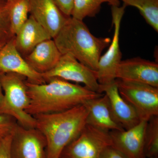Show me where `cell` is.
I'll return each instance as SVG.
<instances>
[{
    "label": "cell",
    "instance_id": "cell-1",
    "mask_svg": "<svg viewBox=\"0 0 158 158\" xmlns=\"http://www.w3.org/2000/svg\"><path fill=\"white\" fill-rule=\"evenodd\" d=\"M26 85L30 104L26 112L33 116L66 111L103 94L59 78L42 84L27 81Z\"/></svg>",
    "mask_w": 158,
    "mask_h": 158
},
{
    "label": "cell",
    "instance_id": "cell-2",
    "mask_svg": "<svg viewBox=\"0 0 158 158\" xmlns=\"http://www.w3.org/2000/svg\"><path fill=\"white\" fill-rule=\"evenodd\" d=\"M88 111L84 105L70 110L34 116L36 128L47 143V158H60L62 152L78 137L86 125Z\"/></svg>",
    "mask_w": 158,
    "mask_h": 158
},
{
    "label": "cell",
    "instance_id": "cell-3",
    "mask_svg": "<svg viewBox=\"0 0 158 158\" xmlns=\"http://www.w3.org/2000/svg\"><path fill=\"white\" fill-rule=\"evenodd\" d=\"M53 39L62 55L70 54L96 71L103 51L111 42L109 37H95L83 21L71 17Z\"/></svg>",
    "mask_w": 158,
    "mask_h": 158
},
{
    "label": "cell",
    "instance_id": "cell-4",
    "mask_svg": "<svg viewBox=\"0 0 158 158\" xmlns=\"http://www.w3.org/2000/svg\"><path fill=\"white\" fill-rule=\"evenodd\" d=\"M25 78L17 74H0L4 98L0 113L11 116L23 127L36 128V119L26 113L30 104Z\"/></svg>",
    "mask_w": 158,
    "mask_h": 158
},
{
    "label": "cell",
    "instance_id": "cell-5",
    "mask_svg": "<svg viewBox=\"0 0 158 158\" xmlns=\"http://www.w3.org/2000/svg\"><path fill=\"white\" fill-rule=\"evenodd\" d=\"M116 82L120 95L135 108L140 120L158 116V88L118 79Z\"/></svg>",
    "mask_w": 158,
    "mask_h": 158
},
{
    "label": "cell",
    "instance_id": "cell-6",
    "mask_svg": "<svg viewBox=\"0 0 158 158\" xmlns=\"http://www.w3.org/2000/svg\"><path fill=\"white\" fill-rule=\"evenodd\" d=\"M110 146V131L86 124L78 137L64 148L60 158H100Z\"/></svg>",
    "mask_w": 158,
    "mask_h": 158
},
{
    "label": "cell",
    "instance_id": "cell-7",
    "mask_svg": "<svg viewBox=\"0 0 158 158\" xmlns=\"http://www.w3.org/2000/svg\"><path fill=\"white\" fill-rule=\"evenodd\" d=\"M126 7L124 4L121 7L111 6L114 33L107 51L99 60L97 73L98 81L101 86L109 85L116 80V70L122 61L119 47L120 26Z\"/></svg>",
    "mask_w": 158,
    "mask_h": 158
},
{
    "label": "cell",
    "instance_id": "cell-8",
    "mask_svg": "<svg viewBox=\"0 0 158 158\" xmlns=\"http://www.w3.org/2000/svg\"><path fill=\"white\" fill-rule=\"evenodd\" d=\"M42 76L46 82L51 78H59L69 82L81 83L88 89L102 93L97 71L79 62L69 54H62L56 65Z\"/></svg>",
    "mask_w": 158,
    "mask_h": 158
},
{
    "label": "cell",
    "instance_id": "cell-9",
    "mask_svg": "<svg viewBox=\"0 0 158 158\" xmlns=\"http://www.w3.org/2000/svg\"><path fill=\"white\" fill-rule=\"evenodd\" d=\"M11 158H47V143L36 128H28L18 124L11 145Z\"/></svg>",
    "mask_w": 158,
    "mask_h": 158
},
{
    "label": "cell",
    "instance_id": "cell-10",
    "mask_svg": "<svg viewBox=\"0 0 158 158\" xmlns=\"http://www.w3.org/2000/svg\"><path fill=\"white\" fill-rule=\"evenodd\" d=\"M148 121L141 120L127 130L110 131L112 146L128 158H146L144 137Z\"/></svg>",
    "mask_w": 158,
    "mask_h": 158
},
{
    "label": "cell",
    "instance_id": "cell-11",
    "mask_svg": "<svg viewBox=\"0 0 158 158\" xmlns=\"http://www.w3.org/2000/svg\"><path fill=\"white\" fill-rule=\"evenodd\" d=\"M116 79L158 88V63L140 57L122 60L116 70Z\"/></svg>",
    "mask_w": 158,
    "mask_h": 158
},
{
    "label": "cell",
    "instance_id": "cell-12",
    "mask_svg": "<svg viewBox=\"0 0 158 158\" xmlns=\"http://www.w3.org/2000/svg\"><path fill=\"white\" fill-rule=\"evenodd\" d=\"M8 73L20 75L34 84L46 82L42 75L33 69L19 53L15 45L14 37L0 48V74Z\"/></svg>",
    "mask_w": 158,
    "mask_h": 158
},
{
    "label": "cell",
    "instance_id": "cell-13",
    "mask_svg": "<svg viewBox=\"0 0 158 158\" xmlns=\"http://www.w3.org/2000/svg\"><path fill=\"white\" fill-rule=\"evenodd\" d=\"M30 13L46 30L52 38L56 37L69 18L54 0H29Z\"/></svg>",
    "mask_w": 158,
    "mask_h": 158
},
{
    "label": "cell",
    "instance_id": "cell-14",
    "mask_svg": "<svg viewBox=\"0 0 158 158\" xmlns=\"http://www.w3.org/2000/svg\"><path fill=\"white\" fill-rule=\"evenodd\" d=\"M101 92L107 97L113 115L123 129H129L141 121L135 108L120 95L116 81L101 86Z\"/></svg>",
    "mask_w": 158,
    "mask_h": 158
},
{
    "label": "cell",
    "instance_id": "cell-15",
    "mask_svg": "<svg viewBox=\"0 0 158 158\" xmlns=\"http://www.w3.org/2000/svg\"><path fill=\"white\" fill-rule=\"evenodd\" d=\"M84 105L88 111L86 124L108 131L124 130L116 121L107 97L104 94L88 101Z\"/></svg>",
    "mask_w": 158,
    "mask_h": 158
},
{
    "label": "cell",
    "instance_id": "cell-16",
    "mask_svg": "<svg viewBox=\"0 0 158 158\" xmlns=\"http://www.w3.org/2000/svg\"><path fill=\"white\" fill-rule=\"evenodd\" d=\"M50 39L52 37L48 32L30 15L15 36L14 43L19 53L24 58L40 43Z\"/></svg>",
    "mask_w": 158,
    "mask_h": 158
},
{
    "label": "cell",
    "instance_id": "cell-17",
    "mask_svg": "<svg viewBox=\"0 0 158 158\" xmlns=\"http://www.w3.org/2000/svg\"><path fill=\"white\" fill-rule=\"evenodd\" d=\"M62 55L52 38L40 43L24 58L33 69L42 75L56 65Z\"/></svg>",
    "mask_w": 158,
    "mask_h": 158
},
{
    "label": "cell",
    "instance_id": "cell-18",
    "mask_svg": "<svg viewBox=\"0 0 158 158\" xmlns=\"http://www.w3.org/2000/svg\"><path fill=\"white\" fill-rule=\"evenodd\" d=\"M124 5L133 6L139 10L146 22L158 32V0H119Z\"/></svg>",
    "mask_w": 158,
    "mask_h": 158
},
{
    "label": "cell",
    "instance_id": "cell-19",
    "mask_svg": "<svg viewBox=\"0 0 158 158\" xmlns=\"http://www.w3.org/2000/svg\"><path fill=\"white\" fill-rule=\"evenodd\" d=\"M9 20L15 36L28 19L29 0H8Z\"/></svg>",
    "mask_w": 158,
    "mask_h": 158
},
{
    "label": "cell",
    "instance_id": "cell-20",
    "mask_svg": "<svg viewBox=\"0 0 158 158\" xmlns=\"http://www.w3.org/2000/svg\"><path fill=\"white\" fill-rule=\"evenodd\" d=\"M104 3H109V0H73L71 17L82 21L87 17H94Z\"/></svg>",
    "mask_w": 158,
    "mask_h": 158
},
{
    "label": "cell",
    "instance_id": "cell-21",
    "mask_svg": "<svg viewBox=\"0 0 158 158\" xmlns=\"http://www.w3.org/2000/svg\"><path fill=\"white\" fill-rule=\"evenodd\" d=\"M144 152L146 158H158V116H152L148 121Z\"/></svg>",
    "mask_w": 158,
    "mask_h": 158
},
{
    "label": "cell",
    "instance_id": "cell-22",
    "mask_svg": "<svg viewBox=\"0 0 158 158\" xmlns=\"http://www.w3.org/2000/svg\"><path fill=\"white\" fill-rule=\"evenodd\" d=\"M14 37L9 20L8 0H0V48Z\"/></svg>",
    "mask_w": 158,
    "mask_h": 158
},
{
    "label": "cell",
    "instance_id": "cell-23",
    "mask_svg": "<svg viewBox=\"0 0 158 158\" xmlns=\"http://www.w3.org/2000/svg\"><path fill=\"white\" fill-rule=\"evenodd\" d=\"M11 116L0 113V138L12 134L17 123Z\"/></svg>",
    "mask_w": 158,
    "mask_h": 158
},
{
    "label": "cell",
    "instance_id": "cell-24",
    "mask_svg": "<svg viewBox=\"0 0 158 158\" xmlns=\"http://www.w3.org/2000/svg\"><path fill=\"white\" fill-rule=\"evenodd\" d=\"M13 133L0 138V158H11V145Z\"/></svg>",
    "mask_w": 158,
    "mask_h": 158
},
{
    "label": "cell",
    "instance_id": "cell-25",
    "mask_svg": "<svg viewBox=\"0 0 158 158\" xmlns=\"http://www.w3.org/2000/svg\"><path fill=\"white\" fill-rule=\"evenodd\" d=\"M62 13L67 17H71L73 0H54Z\"/></svg>",
    "mask_w": 158,
    "mask_h": 158
},
{
    "label": "cell",
    "instance_id": "cell-26",
    "mask_svg": "<svg viewBox=\"0 0 158 158\" xmlns=\"http://www.w3.org/2000/svg\"><path fill=\"white\" fill-rule=\"evenodd\" d=\"M100 158H128L122 153L112 146L106 148L103 152Z\"/></svg>",
    "mask_w": 158,
    "mask_h": 158
},
{
    "label": "cell",
    "instance_id": "cell-27",
    "mask_svg": "<svg viewBox=\"0 0 158 158\" xmlns=\"http://www.w3.org/2000/svg\"><path fill=\"white\" fill-rule=\"evenodd\" d=\"M3 98H4V93L2 84H1V80H0V106L2 103Z\"/></svg>",
    "mask_w": 158,
    "mask_h": 158
},
{
    "label": "cell",
    "instance_id": "cell-28",
    "mask_svg": "<svg viewBox=\"0 0 158 158\" xmlns=\"http://www.w3.org/2000/svg\"><path fill=\"white\" fill-rule=\"evenodd\" d=\"M109 4L111 6H119V0H109Z\"/></svg>",
    "mask_w": 158,
    "mask_h": 158
}]
</instances>
